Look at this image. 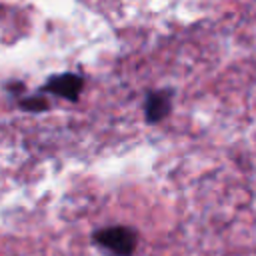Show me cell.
Returning a JSON list of instances; mask_svg holds the SVG:
<instances>
[{"label":"cell","mask_w":256,"mask_h":256,"mask_svg":"<svg viewBox=\"0 0 256 256\" xmlns=\"http://www.w3.org/2000/svg\"><path fill=\"white\" fill-rule=\"evenodd\" d=\"M174 88H154L148 90L144 96V104H142V114H144V122L148 126H156L160 122H164L174 108Z\"/></svg>","instance_id":"2"},{"label":"cell","mask_w":256,"mask_h":256,"mask_svg":"<svg viewBox=\"0 0 256 256\" xmlns=\"http://www.w3.org/2000/svg\"><path fill=\"white\" fill-rule=\"evenodd\" d=\"M92 244L110 256H134L140 234L130 224H110L92 232Z\"/></svg>","instance_id":"1"},{"label":"cell","mask_w":256,"mask_h":256,"mask_svg":"<svg viewBox=\"0 0 256 256\" xmlns=\"http://www.w3.org/2000/svg\"><path fill=\"white\" fill-rule=\"evenodd\" d=\"M16 104L24 112H46L50 108V102L44 94H32V96H20L16 98Z\"/></svg>","instance_id":"4"},{"label":"cell","mask_w":256,"mask_h":256,"mask_svg":"<svg viewBox=\"0 0 256 256\" xmlns=\"http://www.w3.org/2000/svg\"><path fill=\"white\" fill-rule=\"evenodd\" d=\"M82 90H84V78L74 72H64L50 76L40 88V94H54L68 102H78Z\"/></svg>","instance_id":"3"}]
</instances>
